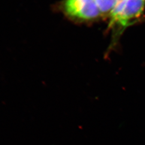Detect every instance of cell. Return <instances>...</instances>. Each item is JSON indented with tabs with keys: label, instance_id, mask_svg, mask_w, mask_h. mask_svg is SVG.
Instances as JSON below:
<instances>
[{
	"label": "cell",
	"instance_id": "7a4b0ae2",
	"mask_svg": "<svg viewBox=\"0 0 145 145\" xmlns=\"http://www.w3.org/2000/svg\"><path fill=\"white\" fill-rule=\"evenodd\" d=\"M145 0H124L116 5L109 16V28L114 29L116 35L138 22L143 15Z\"/></svg>",
	"mask_w": 145,
	"mask_h": 145
},
{
	"label": "cell",
	"instance_id": "3957f363",
	"mask_svg": "<svg viewBox=\"0 0 145 145\" xmlns=\"http://www.w3.org/2000/svg\"><path fill=\"white\" fill-rule=\"evenodd\" d=\"M102 16H109L116 7L117 0H95Z\"/></svg>",
	"mask_w": 145,
	"mask_h": 145
},
{
	"label": "cell",
	"instance_id": "277c9868",
	"mask_svg": "<svg viewBox=\"0 0 145 145\" xmlns=\"http://www.w3.org/2000/svg\"><path fill=\"white\" fill-rule=\"evenodd\" d=\"M123 1H124V0H117V4H116V5H118V4L119 3H120V2H123Z\"/></svg>",
	"mask_w": 145,
	"mask_h": 145
},
{
	"label": "cell",
	"instance_id": "6da1fadb",
	"mask_svg": "<svg viewBox=\"0 0 145 145\" xmlns=\"http://www.w3.org/2000/svg\"><path fill=\"white\" fill-rule=\"evenodd\" d=\"M53 10L77 23L91 22L102 16L95 0H61L53 5Z\"/></svg>",
	"mask_w": 145,
	"mask_h": 145
}]
</instances>
